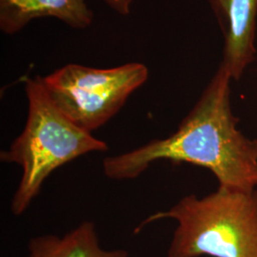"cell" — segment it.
<instances>
[{"instance_id":"obj_4","label":"cell","mask_w":257,"mask_h":257,"mask_svg":"<svg viewBox=\"0 0 257 257\" xmlns=\"http://www.w3.org/2000/svg\"><path fill=\"white\" fill-rule=\"evenodd\" d=\"M148 77L146 65L131 62L109 69L65 65L41 79L55 107L76 126L92 134L121 110Z\"/></svg>"},{"instance_id":"obj_2","label":"cell","mask_w":257,"mask_h":257,"mask_svg":"<svg viewBox=\"0 0 257 257\" xmlns=\"http://www.w3.org/2000/svg\"><path fill=\"white\" fill-rule=\"evenodd\" d=\"M27 120L9 149L1 152L3 163L19 165L22 176L10 209L21 215L36 199L55 170L80 156L108 151V144L73 123L50 99L40 76L24 79Z\"/></svg>"},{"instance_id":"obj_6","label":"cell","mask_w":257,"mask_h":257,"mask_svg":"<svg viewBox=\"0 0 257 257\" xmlns=\"http://www.w3.org/2000/svg\"><path fill=\"white\" fill-rule=\"evenodd\" d=\"M43 18L82 30L92 24L93 13L85 0H0V30L5 35H16L34 19Z\"/></svg>"},{"instance_id":"obj_5","label":"cell","mask_w":257,"mask_h":257,"mask_svg":"<svg viewBox=\"0 0 257 257\" xmlns=\"http://www.w3.org/2000/svg\"><path fill=\"white\" fill-rule=\"evenodd\" d=\"M224 37L223 61L231 79L239 80L254 59L257 0H208Z\"/></svg>"},{"instance_id":"obj_1","label":"cell","mask_w":257,"mask_h":257,"mask_svg":"<svg viewBox=\"0 0 257 257\" xmlns=\"http://www.w3.org/2000/svg\"><path fill=\"white\" fill-rule=\"evenodd\" d=\"M231 76L221 63L193 109L166 138L103 160L113 180L138 178L160 160L190 163L211 171L220 188L248 193L257 189V139L245 137L230 108Z\"/></svg>"},{"instance_id":"obj_8","label":"cell","mask_w":257,"mask_h":257,"mask_svg":"<svg viewBox=\"0 0 257 257\" xmlns=\"http://www.w3.org/2000/svg\"><path fill=\"white\" fill-rule=\"evenodd\" d=\"M108 6L114 10L121 16H128L131 13V7L135 0H104Z\"/></svg>"},{"instance_id":"obj_7","label":"cell","mask_w":257,"mask_h":257,"mask_svg":"<svg viewBox=\"0 0 257 257\" xmlns=\"http://www.w3.org/2000/svg\"><path fill=\"white\" fill-rule=\"evenodd\" d=\"M28 257H128V252L102 248L95 224L84 221L63 235L33 237L28 244Z\"/></svg>"},{"instance_id":"obj_3","label":"cell","mask_w":257,"mask_h":257,"mask_svg":"<svg viewBox=\"0 0 257 257\" xmlns=\"http://www.w3.org/2000/svg\"><path fill=\"white\" fill-rule=\"evenodd\" d=\"M176 221L167 257H257V189L232 192L218 187L206 196L181 198L170 210L140 223Z\"/></svg>"}]
</instances>
